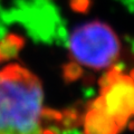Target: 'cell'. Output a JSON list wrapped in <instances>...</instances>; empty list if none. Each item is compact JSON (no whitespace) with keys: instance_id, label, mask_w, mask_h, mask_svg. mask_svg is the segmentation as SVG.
<instances>
[{"instance_id":"cell-2","label":"cell","mask_w":134,"mask_h":134,"mask_svg":"<svg viewBox=\"0 0 134 134\" xmlns=\"http://www.w3.org/2000/svg\"><path fill=\"white\" fill-rule=\"evenodd\" d=\"M68 47L75 62L94 70L111 68L121 55L116 32L98 20L75 28L69 36Z\"/></svg>"},{"instance_id":"cell-3","label":"cell","mask_w":134,"mask_h":134,"mask_svg":"<svg viewBox=\"0 0 134 134\" xmlns=\"http://www.w3.org/2000/svg\"><path fill=\"white\" fill-rule=\"evenodd\" d=\"M99 87L96 100L125 127L134 116V75L112 66L100 78Z\"/></svg>"},{"instance_id":"cell-1","label":"cell","mask_w":134,"mask_h":134,"mask_svg":"<svg viewBox=\"0 0 134 134\" xmlns=\"http://www.w3.org/2000/svg\"><path fill=\"white\" fill-rule=\"evenodd\" d=\"M43 86L25 67L0 70V134H44Z\"/></svg>"},{"instance_id":"cell-4","label":"cell","mask_w":134,"mask_h":134,"mask_svg":"<svg viewBox=\"0 0 134 134\" xmlns=\"http://www.w3.org/2000/svg\"><path fill=\"white\" fill-rule=\"evenodd\" d=\"M83 129L85 134H119L124 126L94 99L84 115Z\"/></svg>"}]
</instances>
